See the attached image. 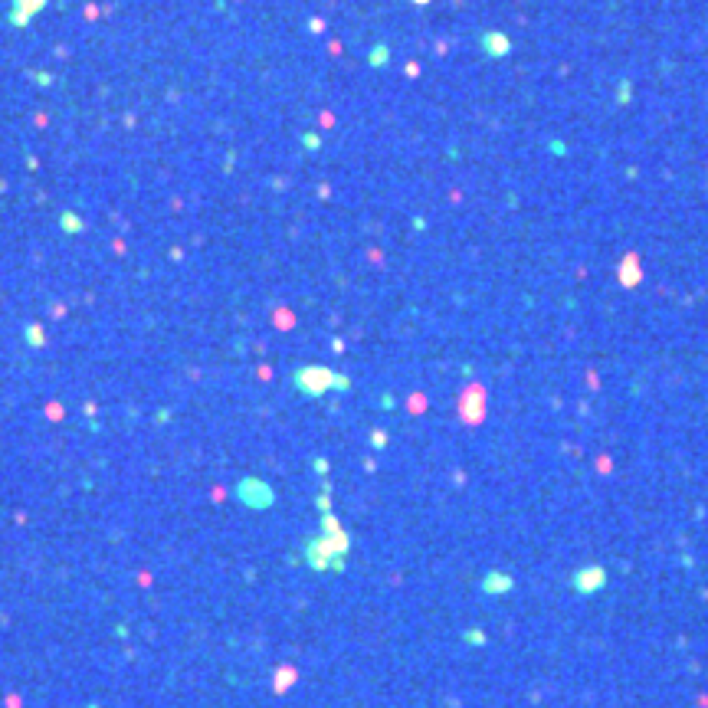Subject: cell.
I'll use <instances>...</instances> for the list:
<instances>
[{
    "label": "cell",
    "instance_id": "obj_1",
    "mask_svg": "<svg viewBox=\"0 0 708 708\" xmlns=\"http://www.w3.org/2000/svg\"><path fill=\"white\" fill-rule=\"evenodd\" d=\"M46 3L49 0H10V23L14 27H27L40 10H46Z\"/></svg>",
    "mask_w": 708,
    "mask_h": 708
}]
</instances>
